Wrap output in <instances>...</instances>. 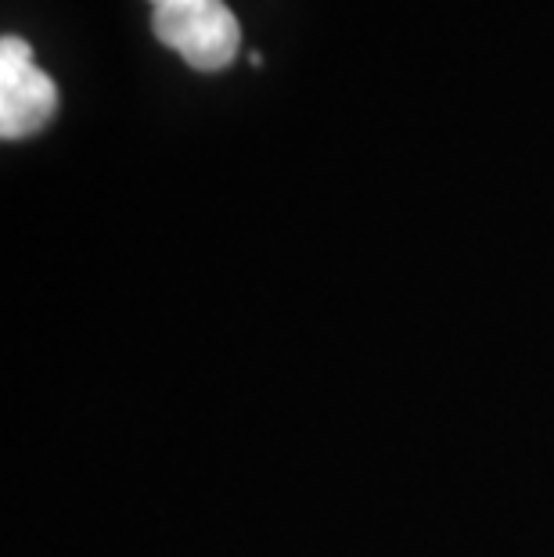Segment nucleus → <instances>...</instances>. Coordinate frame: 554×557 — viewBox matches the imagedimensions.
Masks as SVG:
<instances>
[{
  "label": "nucleus",
  "instance_id": "1",
  "mask_svg": "<svg viewBox=\"0 0 554 557\" xmlns=\"http://www.w3.org/2000/svg\"><path fill=\"white\" fill-rule=\"evenodd\" d=\"M159 44L173 47L198 73H220L242 51V26L223 0H176L151 11Z\"/></svg>",
  "mask_w": 554,
  "mask_h": 557
},
{
  "label": "nucleus",
  "instance_id": "2",
  "mask_svg": "<svg viewBox=\"0 0 554 557\" xmlns=\"http://www.w3.org/2000/svg\"><path fill=\"white\" fill-rule=\"evenodd\" d=\"M58 109L54 79L33 62L26 40H0V134L4 140L29 137L51 123Z\"/></svg>",
  "mask_w": 554,
  "mask_h": 557
},
{
  "label": "nucleus",
  "instance_id": "3",
  "mask_svg": "<svg viewBox=\"0 0 554 557\" xmlns=\"http://www.w3.org/2000/svg\"><path fill=\"white\" fill-rule=\"evenodd\" d=\"M156 8H167V4H176V0H151Z\"/></svg>",
  "mask_w": 554,
  "mask_h": 557
}]
</instances>
